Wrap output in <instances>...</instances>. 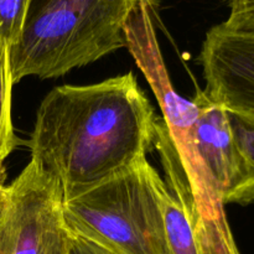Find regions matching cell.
Here are the masks:
<instances>
[{"instance_id": "cell-4", "label": "cell", "mask_w": 254, "mask_h": 254, "mask_svg": "<svg viewBox=\"0 0 254 254\" xmlns=\"http://www.w3.org/2000/svg\"><path fill=\"white\" fill-rule=\"evenodd\" d=\"M0 254H68L69 232L56 181L30 163L6 188Z\"/></svg>"}, {"instance_id": "cell-1", "label": "cell", "mask_w": 254, "mask_h": 254, "mask_svg": "<svg viewBox=\"0 0 254 254\" xmlns=\"http://www.w3.org/2000/svg\"><path fill=\"white\" fill-rule=\"evenodd\" d=\"M155 135L153 107L128 72L49 92L27 146L66 202L145 159Z\"/></svg>"}, {"instance_id": "cell-13", "label": "cell", "mask_w": 254, "mask_h": 254, "mask_svg": "<svg viewBox=\"0 0 254 254\" xmlns=\"http://www.w3.org/2000/svg\"><path fill=\"white\" fill-rule=\"evenodd\" d=\"M6 205H7L6 188L2 185L1 179H0V223H1L2 218H4L5 210H6Z\"/></svg>"}, {"instance_id": "cell-2", "label": "cell", "mask_w": 254, "mask_h": 254, "mask_svg": "<svg viewBox=\"0 0 254 254\" xmlns=\"http://www.w3.org/2000/svg\"><path fill=\"white\" fill-rule=\"evenodd\" d=\"M135 0H31L10 46L12 82L56 78L127 47Z\"/></svg>"}, {"instance_id": "cell-10", "label": "cell", "mask_w": 254, "mask_h": 254, "mask_svg": "<svg viewBox=\"0 0 254 254\" xmlns=\"http://www.w3.org/2000/svg\"><path fill=\"white\" fill-rule=\"evenodd\" d=\"M227 113L236 145L254 173V114Z\"/></svg>"}, {"instance_id": "cell-3", "label": "cell", "mask_w": 254, "mask_h": 254, "mask_svg": "<svg viewBox=\"0 0 254 254\" xmlns=\"http://www.w3.org/2000/svg\"><path fill=\"white\" fill-rule=\"evenodd\" d=\"M165 188L145 158L64 202V222L116 254H166Z\"/></svg>"}, {"instance_id": "cell-5", "label": "cell", "mask_w": 254, "mask_h": 254, "mask_svg": "<svg viewBox=\"0 0 254 254\" xmlns=\"http://www.w3.org/2000/svg\"><path fill=\"white\" fill-rule=\"evenodd\" d=\"M211 101L226 111L254 114V32L237 31L223 22L211 27L200 57Z\"/></svg>"}, {"instance_id": "cell-11", "label": "cell", "mask_w": 254, "mask_h": 254, "mask_svg": "<svg viewBox=\"0 0 254 254\" xmlns=\"http://www.w3.org/2000/svg\"><path fill=\"white\" fill-rule=\"evenodd\" d=\"M230 15L223 24L232 30L254 32V0H228Z\"/></svg>"}, {"instance_id": "cell-9", "label": "cell", "mask_w": 254, "mask_h": 254, "mask_svg": "<svg viewBox=\"0 0 254 254\" xmlns=\"http://www.w3.org/2000/svg\"><path fill=\"white\" fill-rule=\"evenodd\" d=\"M31 0H0V36L11 46L21 31Z\"/></svg>"}, {"instance_id": "cell-6", "label": "cell", "mask_w": 254, "mask_h": 254, "mask_svg": "<svg viewBox=\"0 0 254 254\" xmlns=\"http://www.w3.org/2000/svg\"><path fill=\"white\" fill-rule=\"evenodd\" d=\"M198 117L195 144L200 159L223 205H250L254 201V173L241 155L225 107L197 91Z\"/></svg>"}, {"instance_id": "cell-12", "label": "cell", "mask_w": 254, "mask_h": 254, "mask_svg": "<svg viewBox=\"0 0 254 254\" xmlns=\"http://www.w3.org/2000/svg\"><path fill=\"white\" fill-rule=\"evenodd\" d=\"M69 232V250L68 254H116L112 251L107 250L103 246L93 242L86 237Z\"/></svg>"}, {"instance_id": "cell-8", "label": "cell", "mask_w": 254, "mask_h": 254, "mask_svg": "<svg viewBox=\"0 0 254 254\" xmlns=\"http://www.w3.org/2000/svg\"><path fill=\"white\" fill-rule=\"evenodd\" d=\"M9 45L0 36V168L19 144L11 121L12 76Z\"/></svg>"}, {"instance_id": "cell-7", "label": "cell", "mask_w": 254, "mask_h": 254, "mask_svg": "<svg viewBox=\"0 0 254 254\" xmlns=\"http://www.w3.org/2000/svg\"><path fill=\"white\" fill-rule=\"evenodd\" d=\"M166 254H207L198 240L188 208L176 200L166 185L163 192Z\"/></svg>"}]
</instances>
